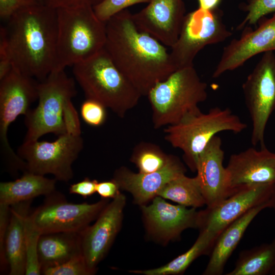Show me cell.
<instances>
[{
    "mask_svg": "<svg viewBox=\"0 0 275 275\" xmlns=\"http://www.w3.org/2000/svg\"><path fill=\"white\" fill-rule=\"evenodd\" d=\"M106 23L104 48L142 96L176 70L165 45L140 30L132 14L125 9Z\"/></svg>",
    "mask_w": 275,
    "mask_h": 275,
    "instance_id": "6da1fadb",
    "label": "cell"
},
{
    "mask_svg": "<svg viewBox=\"0 0 275 275\" xmlns=\"http://www.w3.org/2000/svg\"><path fill=\"white\" fill-rule=\"evenodd\" d=\"M12 67L39 81L55 68L57 9L44 3L25 8L5 26Z\"/></svg>",
    "mask_w": 275,
    "mask_h": 275,
    "instance_id": "7a4b0ae2",
    "label": "cell"
},
{
    "mask_svg": "<svg viewBox=\"0 0 275 275\" xmlns=\"http://www.w3.org/2000/svg\"><path fill=\"white\" fill-rule=\"evenodd\" d=\"M38 104L24 116V141L38 140L46 134H81L77 113L72 102L77 93L75 81L64 70L52 71L37 85Z\"/></svg>",
    "mask_w": 275,
    "mask_h": 275,
    "instance_id": "3957f363",
    "label": "cell"
},
{
    "mask_svg": "<svg viewBox=\"0 0 275 275\" xmlns=\"http://www.w3.org/2000/svg\"><path fill=\"white\" fill-rule=\"evenodd\" d=\"M57 12L58 33L53 71L65 70L104 48L106 23L97 17L93 7L59 8Z\"/></svg>",
    "mask_w": 275,
    "mask_h": 275,
    "instance_id": "277c9868",
    "label": "cell"
},
{
    "mask_svg": "<svg viewBox=\"0 0 275 275\" xmlns=\"http://www.w3.org/2000/svg\"><path fill=\"white\" fill-rule=\"evenodd\" d=\"M73 73L86 98L99 102L120 118L135 107L142 97L104 48L74 65Z\"/></svg>",
    "mask_w": 275,
    "mask_h": 275,
    "instance_id": "5b68a950",
    "label": "cell"
},
{
    "mask_svg": "<svg viewBox=\"0 0 275 275\" xmlns=\"http://www.w3.org/2000/svg\"><path fill=\"white\" fill-rule=\"evenodd\" d=\"M207 88L194 66L177 70L157 83L147 95L153 127L158 129L176 124L200 111L198 105L206 100Z\"/></svg>",
    "mask_w": 275,
    "mask_h": 275,
    "instance_id": "8992f818",
    "label": "cell"
},
{
    "mask_svg": "<svg viewBox=\"0 0 275 275\" xmlns=\"http://www.w3.org/2000/svg\"><path fill=\"white\" fill-rule=\"evenodd\" d=\"M247 125L229 108H211L206 113L199 111L190 114L178 123L167 126L164 139L183 153V159L193 172H196L199 158L216 134L223 131L239 133Z\"/></svg>",
    "mask_w": 275,
    "mask_h": 275,
    "instance_id": "52a82bcc",
    "label": "cell"
},
{
    "mask_svg": "<svg viewBox=\"0 0 275 275\" xmlns=\"http://www.w3.org/2000/svg\"><path fill=\"white\" fill-rule=\"evenodd\" d=\"M83 147L81 134L67 132L52 142L23 141L17 154L25 162L26 171L51 174L57 180L68 182L73 177L72 164Z\"/></svg>",
    "mask_w": 275,
    "mask_h": 275,
    "instance_id": "ba28073f",
    "label": "cell"
},
{
    "mask_svg": "<svg viewBox=\"0 0 275 275\" xmlns=\"http://www.w3.org/2000/svg\"><path fill=\"white\" fill-rule=\"evenodd\" d=\"M217 8L206 10L199 8L186 15L178 38L170 52L176 70L194 66L197 53L208 45L221 43L232 35Z\"/></svg>",
    "mask_w": 275,
    "mask_h": 275,
    "instance_id": "9c48e42d",
    "label": "cell"
},
{
    "mask_svg": "<svg viewBox=\"0 0 275 275\" xmlns=\"http://www.w3.org/2000/svg\"><path fill=\"white\" fill-rule=\"evenodd\" d=\"M108 200L102 198L94 203H72L55 191L46 196L43 204L29 217L41 234L79 233L96 219L108 203Z\"/></svg>",
    "mask_w": 275,
    "mask_h": 275,
    "instance_id": "30bf717a",
    "label": "cell"
},
{
    "mask_svg": "<svg viewBox=\"0 0 275 275\" xmlns=\"http://www.w3.org/2000/svg\"><path fill=\"white\" fill-rule=\"evenodd\" d=\"M245 103L252 121L251 143L265 147L268 120L275 109V55L264 53L242 84Z\"/></svg>",
    "mask_w": 275,
    "mask_h": 275,
    "instance_id": "8fae6325",
    "label": "cell"
},
{
    "mask_svg": "<svg viewBox=\"0 0 275 275\" xmlns=\"http://www.w3.org/2000/svg\"><path fill=\"white\" fill-rule=\"evenodd\" d=\"M0 81L1 153L5 164L12 166L18 163L20 158L9 143L8 128L18 116H25L38 99V82L13 67Z\"/></svg>",
    "mask_w": 275,
    "mask_h": 275,
    "instance_id": "7c38bea8",
    "label": "cell"
},
{
    "mask_svg": "<svg viewBox=\"0 0 275 275\" xmlns=\"http://www.w3.org/2000/svg\"><path fill=\"white\" fill-rule=\"evenodd\" d=\"M126 201L125 195L120 193L105 206L93 225L79 232L82 254L93 274L121 229Z\"/></svg>",
    "mask_w": 275,
    "mask_h": 275,
    "instance_id": "4fadbf2b",
    "label": "cell"
},
{
    "mask_svg": "<svg viewBox=\"0 0 275 275\" xmlns=\"http://www.w3.org/2000/svg\"><path fill=\"white\" fill-rule=\"evenodd\" d=\"M258 23L255 30L245 27L238 39L232 40L224 48L213 78L238 68L259 53L275 50V14L270 18H262Z\"/></svg>",
    "mask_w": 275,
    "mask_h": 275,
    "instance_id": "5bb4252c",
    "label": "cell"
},
{
    "mask_svg": "<svg viewBox=\"0 0 275 275\" xmlns=\"http://www.w3.org/2000/svg\"><path fill=\"white\" fill-rule=\"evenodd\" d=\"M149 205L141 206L146 229L153 238L164 243L178 239L188 228H199L200 211L173 205L155 197Z\"/></svg>",
    "mask_w": 275,
    "mask_h": 275,
    "instance_id": "9a60e30c",
    "label": "cell"
},
{
    "mask_svg": "<svg viewBox=\"0 0 275 275\" xmlns=\"http://www.w3.org/2000/svg\"><path fill=\"white\" fill-rule=\"evenodd\" d=\"M274 184L241 189L216 205L200 211L199 229L218 235L229 225L251 209L268 202Z\"/></svg>",
    "mask_w": 275,
    "mask_h": 275,
    "instance_id": "2e32d148",
    "label": "cell"
},
{
    "mask_svg": "<svg viewBox=\"0 0 275 275\" xmlns=\"http://www.w3.org/2000/svg\"><path fill=\"white\" fill-rule=\"evenodd\" d=\"M183 0H151L140 11L132 14L138 28L165 46L177 41L186 16Z\"/></svg>",
    "mask_w": 275,
    "mask_h": 275,
    "instance_id": "e0dca14e",
    "label": "cell"
},
{
    "mask_svg": "<svg viewBox=\"0 0 275 275\" xmlns=\"http://www.w3.org/2000/svg\"><path fill=\"white\" fill-rule=\"evenodd\" d=\"M234 193L241 189L275 184V153L266 147L249 148L230 157L226 167Z\"/></svg>",
    "mask_w": 275,
    "mask_h": 275,
    "instance_id": "ac0fdd59",
    "label": "cell"
},
{
    "mask_svg": "<svg viewBox=\"0 0 275 275\" xmlns=\"http://www.w3.org/2000/svg\"><path fill=\"white\" fill-rule=\"evenodd\" d=\"M220 137L214 136L200 155L196 176L207 207H212L234 194L231 190Z\"/></svg>",
    "mask_w": 275,
    "mask_h": 275,
    "instance_id": "d6986e66",
    "label": "cell"
},
{
    "mask_svg": "<svg viewBox=\"0 0 275 275\" xmlns=\"http://www.w3.org/2000/svg\"><path fill=\"white\" fill-rule=\"evenodd\" d=\"M186 171L179 158L171 155L168 162L159 170L150 173H134L121 167L115 171L112 179L120 189L130 193L134 203L141 206L152 201L166 184L185 174Z\"/></svg>",
    "mask_w": 275,
    "mask_h": 275,
    "instance_id": "ffe728a7",
    "label": "cell"
},
{
    "mask_svg": "<svg viewBox=\"0 0 275 275\" xmlns=\"http://www.w3.org/2000/svg\"><path fill=\"white\" fill-rule=\"evenodd\" d=\"M266 208H270V201L251 209L219 233L215 241L203 274L220 275L223 273L228 260L247 228L257 214Z\"/></svg>",
    "mask_w": 275,
    "mask_h": 275,
    "instance_id": "44dd1931",
    "label": "cell"
},
{
    "mask_svg": "<svg viewBox=\"0 0 275 275\" xmlns=\"http://www.w3.org/2000/svg\"><path fill=\"white\" fill-rule=\"evenodd\" d=\"M33 200L11 205L5 235L4 250L10 275L25 272L24 222Z\"/></svg>",
    "mask_w": 275,
    "mask_h": 275,
    "instance_id": "7402d4cb",
    "label": "cell"
},
{
    "mask_svg": "<svg viewBox=\"0 0 275 275\" xmlns=\"http://www.w3.org/2000/svg\"><path fill=\"white\" fill-rule=\"evenodd\" d=\"M38 255L41 270L59 265L82 255L79 233L41 234L39 239Z\"/></svg>",
    "mask_w": 275,
    "mask_h": 275,
    "instance_id": "603a6c76",
    "label": "cell"
},
{
    "mask_svg": "<svg viewBox=\"0 0 275 275\" xmlns=\"http://www.w3.org/2000/svg\"><path fill=\"white\" fill-rule=\"evenodd\" d=\"M57 180L29 172L12 181L0 183V205L10 207L40 196H48L56 191Z\"/></svg>",
    "mask_w": 275,
    "mask_h": 275,
    "instance_id": "cb8c5ba5",
    "label": "cell"
},
{
    "mask_svg": "<svg viewBox=\"0 0 275 275\" xmlns=\"http://www.w3.org/2000/svg\"><path fill=\"white\" fill-rule=\"evenodd\" d=\"M218 235L206 230H201L195 242L186 252L169 263L156 268L130 270L144 275H177L183 274L199 257L211 253Z\"/></svg>",
    "mask_w": 275,
    "mask_h": 275,
    "instance_id": "d4e9b609",
    "label": "cell"
},
{
    "mask_svg": "<svg viewBox=\"0 0 275 275\" xmlns=\"http://www.w3.org/2000/svg\"><path fill=\"white\" fill-rule=\"evenodd\" d=\"M275 267V239L240 252L235 267L227 275H265Z\"/></svg>",
    "mask_w": 275,
    "mask_h": 275,
    "instance_id": "484cf974",
    "label": "cell"
},
{
    "mask_svg": "<svg viewBox=\"0 0 275 275\" xmlns=\"http://www.w3.org/2000/svg\"><path fill=\"white\" fill-rule=\"evenodd\" d=\"M157 196L187 207L197 208L206 205L196 177L190 178L185 174L169 182L158 192Z\"/></svg>",
    "mask_w": 275,
    "mask_h": 275,
    "instance_id": "4316f807",
    "label": "cell"
},
{
    "mask_svg": "<svg viewBox=\"0 0 275 275\" xmlns=\"http://www.w3.org/2000/svg\"><path fill=\"white\" fill-rule=\"evenodd\" d=\"M171 154H167L157 145L142 142L133 148L130 160L141 173H150L163 168Z\"/></svg>",
    "mask_w": 275,
    "mask_h": 275,
    "instance_id": "83f0119b",
    "label": "cell"
},
{
    "mask_svg": "<svg viewBox=\"0 0 275 275\" xmlns=\"http://www.w3.org/2000/svg\"><path fill=\"white\" fill-rule=\"evenodd\" d=\"M29 215L24 222L26 275H40L41 269L38 259V247L41 233L30 220Z\"/></svg>",
    "mask_w": 275,
    "mask_h": 275,
    "instance_id": "f1b7e54d",
    "label": "cell"
},
{
    "mask_svg": "<svg viewBox=\"0 0 275 275\" xmlns=\"http://www.w3.org/2000/svg\"><path fill=\"white\" fill-rule=\"evenodd\" d=\"M242 9L247 14L237 26V30L256 24L265 15L275 12V0H248V4L243 6Z\"/></svg>",
    "mask_w": 275,
    "mask_h": 275,
    "instance_id": "f546056e",
    "label": "cell"
},
{
    "mask_svg": "<svg viewBox=\"0 0 275 275\" xmlns=\"http://www.w3.org/2000/svg\"><path fill=\"white\" fill-rule=\"evenodd\" d=\"M44 275H92L82 255L75 257L58 266L41 270Z\"/></svg>",
    "mask_w": 275,
    "mask_h": 275,
    "instance_id": "4dcf8cb0",
    "label": "cell"
},
{
    "mask_svg": "<svg viewBox=\"0 0 275 275\" xmlns=\"http://www.w3.org/2000/svg\"><path fill=\"white\" fill-rule=\"evenodd\" d=\"M151 0H103L93 7L97 17L106 22L112 16L126 8L140 3H148Z\"/></svg>",
    "mask_w": 275,
    "mask_h": 275,
    "instance_id": "1f68e13d",
    "label": "cell"
},
{
    "mask_svg": "<svg viewBox=\"0 0 275 275\" xmlns=\"http://www.w3.org/2000/svg\"><path fill=\"white\" fill-rule=\"evenodd\" d=\"M106 108L99 102L86 98L80 106V116L88 125L93 127L100 126L106 120Z\"/></svg>",
    "mask_w": 275,
    "mask_h": 275,
    "instance_id": "d6a6232c",
    "label": "cell"
},
{
    "mask_svg": "<svg viewBox=\"0 0 275 275\" xmlns=\"http://www.w3.org/2000/svg\"><path fill=\"white\" fill-rule=\"evenodd\" d=\"M39 3L37 0H0L1 18L8 20L18 11Z\"/></svg>",
    "mask_w": 275,
    "mask_h": 275,
    "instance_id": "836d02e7",
    "label": "cell"
},
{
    "mask_svg": "<svg viewBox=\"0 0 275 275\" xmlns=\"http://www.w3.org/2000/svg\"><path fill=\"white\" fill-rule=\"evenodd\" d=\"M12 64L10 56L5 28H0V79L12 69Z\"/></svg>",
    "mask_w": 275,
    "mask_h": 275,
    "instance_id": "e575fe53",
    "label": "cell"
},
{
    "mask_svg": "<svg viewBox=\"0 0 275 275\" xmlns=\"http://www.w3.org/2000/svg\"><path fill=\"white\" fill-rule=\"evenodd\" d=\"M98 182L97 180H92L86 177L80 181L71 184L69 188V193L87 198L96 193Z\"/></svg>",
    "mask_w": 275,
    "mask_h": 275,
    "instance_id": "d590c367",
    "label": "cell"
},
{
    "mask_svg": "<svg viewBox=\"0 0 275 275\" xmlns=\"http://www.w3.org/2000/svg\"><path fill=\"white\" fill-rule=\"evenodd\" d=\"M103 0H44V3L50 7L58 9L81 6L94 7Z\"/></svg>",
    "mask_w": 275,
    "mask_h": 275,
    "instance_id": "8d00e7d4",
    "label": "cell"
},
{
    "mask_svg": "<svg viewBox=\"0 0 275 275\" xmlns=\"http://www.w3.org/2000/svg\"><path fill=\"white\" fill-rule=\"evenodd\" d=\"M117 183L113 180L98 182L96 193L103 199H114L121 193Z\"/></svg>",
    "mask_w": 275,
    "mask_h": 275,
    "instance_id": "74e56055",
    "label": "cell"
},
{
    "mask_svg": "<svg viewBox=\"0 0 275 275\" xmlns=\"http://www.w3.org/2000/svg\"><path fill=\"white\" fill-rule=\"evenodd\" d=\"M200 8L212 10L217 8L221 0H198Z\"/></svg>",
    "mask_w": 275,
    "mask_h": 275,
    "instance_id": "f35d334b",
    "label": "cell"
},
{
    "mask_svg": "<svg viewBox=\"0 0 275 275\" xmlns=\"http://www.w3.org/2000/svg\"><path fill=\"white\" fill-rule=\"evenodd\" d=\"M270 208H272L275 212V184L273 185L272 191L270 198Z\"/></svg>",
    "mask_w": 275,
    "mask_h": 275,
    "instance_id": "ab89813d",
    "label": "cell"
},
{
    "mask_svg": "<svg viewBox=\"0 0 275 275\" xmlns=\"http://www.w3.org/2000/svg\"><path fill=\"white\" fill-rule=\"evenodd\" d=\"M270 274H275V267H274V268L272 269V270L271 271Z\"/></svg>",
    "mask_w": 275,
    "mask_h": 275,
    "instance_id": "60d3db41",
    "label": "cell"
},
{
    "mask_svg": "<svg viewBox=\"0 0 275 275\" xmlns=\"http://www.w3.org/2000/svg\"><path fill=\"white\" fill-rule=\"evenodd\" d=\"M38 2L41 3H44V0H37Z\"/></svg>",
    "mask_w": 275,
    "mask_h": 275,
    "instance_id": "b9f144b4",
    "label": "cell"
}]
</instances>
